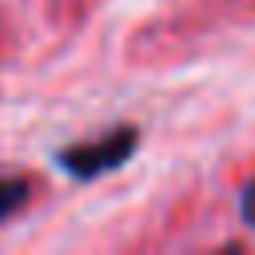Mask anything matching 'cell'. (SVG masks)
Instances as JSON below:
<instances>
[{"mask_svg":"<svg viewBox=\"0 0 255 255\" xmlns=\"http://www.w3.org/2000/svg\"><path fill=\"white\" fill-rule=\"evenodd\" d=\"M131 147H135V128H120V131H112V135H104V139L76 143V147L60 151L56 159H60L64 171H72V175H80V179H92V175H104V171L120 167V163L131 155Z\"/></svg>","mask_w":255,"mask_h":255,"instance_id":"obj_1","label":"cell"},{"mask_svg":"<svg viewBox=\"0 0 255 255\" xmlns=\"http://www.w3.org/2000/svg\"><path fill=\"white\" fill-rule=\"evenodd\" d=\"M28 195H32L28 179H20V175L0 179V223H4V219H12V215H16V211L28 203Z\"/></svg>","mask_w":255,"mask_h":255,"instance_id":"obj_2","label":"cell"},{"mask_svg":"<svg viewBox=\"0 0 255 255\" xmlns=\"http://www.w3.org/2000/svg\"><path fill=\"white\" fill-rule=\"evenodd\" d=\"M239 211H243V223L255 227V183H247V191H243V199H239Z\"/></svg>","mask_w":255,"mask_h":255,"instance_id":"obj_3","label":"cell"}]
</instances>
